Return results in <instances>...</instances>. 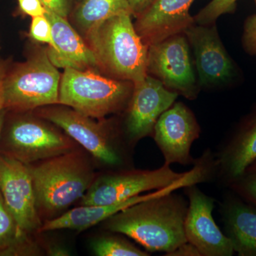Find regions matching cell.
Segmentation results:
<instances>
[{
  "instance_id": "cell-1",
  "label": "cell",
  "mask_w": 256,
  "mask_h": 256,
  "mask_svg": "<svg viewBox=\"0 0 256 256\" xmlns=\"http://www.w3.org/2000/svg\"><path fill=\"white\" fill-rule=\"evenodd\" d=\"M193 166L174 184L111 216L104 220V228L111 233L132 238L146 252H163L165 256L188 242L184 222L188 202L176 191L190 185L207 182L216 178V156L207 149L195 160Z\"/></svg>"
},
{
  "instance_id": "cell-2",
  "label": "cell",
  "mask_w": 256,
  "mask_h": 256,
  "mask_svg": "<svg viewBox=\"0 0 256 256\" xmlns=\"http://www.w3.org/2000/svg\"><path fill=\"white\" fill-rule=\"evenodd\" d=\"M40 216H54L82 200L95 180L90 163L79 152L65 154L28 166Z\"/></svg>"
},
{
  "instance_id": "cell-3",
  "label": "cell",
  "mask_w": 256,
  "mask_h": 256,
  "mask_svg": "<svg viewBox=\"0 0 256 256\" xmlns=\"http://www.w3.org/2000/svg\"><path fill=\"white\" fill-rule=\"evenodd\" d=\"M132 14L117 15L87 32L98 66L118 80L136 84L148 75V47L138 35Z\"/></svg>"
},
{
  "instance_id": "cell-4",
  "label": "cell",
  "mask_w": 256,
  "mask_h": 256,
  "mask_svg": "<svg viewBox=\"0 0 256 256\" xmlns=\"http://www.w3.org/2000/svg\"><path fill=\"white\" fill-rule=\"evenodd\" d=\"M134 84L106 78L90 70L65 68L60 88V104L94 118L128 107Z\"/></svg>"
},
{
  "instance_id": "cell-5",
  "label": "cell",
  "mask_w": 256,
  "mask_h": 256,
  "mask_svg": "<svg viewBox=\"0 0 256 256\" xmlns=\"http://www.w3.org/2000/svg\"><path fill=\"white\" fill-rule=\"evenodd\" d=\"M60 76L47 50L8 72L4 85V108L34 110L60 104Z\"/></svg>"
},
{
  "instance_id": "cell-6",
  "label": "cell",
  "mask_w": 256,
  "mask_h": 256,
  "mask_svg": "<svg viewBox=\"0 0 256 256\" xmlns=\"http://www.w3.org/2000/svg\"><path fill=\"white\" fill-rule=\"evenodd\" d=\"M40 116L62 128L101 164L111 168H120L126 164L121 138L110 126L96 124L90 117L66 108L45 109Z\"/></svg>"
},
{
  "instance_id": "cell-7",
  "label": "cell",
  "mask_w": 256,
  "mask_h": 256,
  "mask_svg": "<svg viewBox=\"0 0 256 256\" xmlns=\"http://www.w3.org/2000/svg\"><path fill=\"white\" fill-rule=\"evenodd\" d=\"M188 172H176L164 164L154 170H122L95 178L80 200V206H101L124 201L143 192L168 188Z\"/></svg>"
},
{
  "instance_id": "cell-8",
  "label": "cell",
  "mask_w": 256,
  "mask_h": 256,
  "mask_svg": "<svg viewBox=\"0 0 256 256\" xmlns=\"http://www.w3.org/2000/svg\"><path fill=\"white\" fill-rule=\"evenodd\" d=\"M146 73L162 82L166 88L196 98L200 90L184 34H178L148 46Z\"/></svg>"
},
{
  "instance_id": "cell-9",
  "label": "cell",
  "mask_w": 256,
  "mask_h": 256,
  "mask_svg": "<svg viewBox=\"0 0 256 256\" xmlns=\"http://www.w3.org/2000/svg\"><path fill=\"white\" fill-rule=\"evenodd\" d=\"M0 192L18 228L28 235L38 232L42 223L28 165L8 154L0 156Z\"/></svg>"
},
{
  "instance_id": "cell-10",
  "label": "cell",
  "mask_w": 256,
  "mask_h": 256,
  "mask_svg": "<svg viewBox=\"0 0 256 256\" xmlns=\"http://www.w3.org/2000/svg\"><path fill=\"white\" fill-rule=\"evenodd\" d=\"M188 197L184 222L186 240L198 249L202 256H232L234 252L230 239L216 224L213 217L215 200L197 186L184 188Z\"/></svg>"
},
{
  "instance_id": "cell-11",
  "label": "cell",
  "mask_w": 256,
  "mask_h": 256,
  "mask_svg": "<svg viewBox=\"0 0 256 256\" xmlns=\"http://www.w3.org/2000/svg\"><path fill=\"white\" fill-rule=\"evenodd\" d=\"M184 34L194 50L200 87H222L233 82L238 70L224 48L215 24H194Z\"/></svg>"
},
{
  "instance_id": "cell-12",
  "label": "cell",
  "mask_w": 256,
  "mask_h": 256,
  "mask_svg": "<svg viewBox=\"0 0 256 256\" xmlns=\"http://www.w3.org/2000/svg\"><path fill=\"white\" fill-rule=\"evenodd\" d=\"M70 138L40 121L20 120L10 128L5 154L26 164L38 162L73 151Z\"/></svg>"
},
{
  "instance_id": "cell-13",
  "label": "cell",
  "mask_w": 256,
  "mask_h": 256,
  "mask_svg": "<svg viewBox=\"0 0 256 256\" xmlns=\"http://www.w3.org/2000/svg\"><path fill=\"white\" fill-rule=\"evenodd\" d=\"M201 128L192 111L183 102H174L156 121L152 138L161 151L164 164L193 165V143L200 137Z\"/></svg>"
},
{
  "instance_id": "cell-14",
  "label": "cell",
  "mask_w": 256,
  "mask_h": 256,
  "mask_svg": "<svg viewBox=\"0 0 256 256\" xmlns=\"http://www.w3.org/2000/svg\"><path fill=\"white\" fill-rule=\"evenodd\" d=\"M178 96L148 74L142 82L134 84L124 127L130 146H134L142 138L152 137L156 121L174 104Z\"/></svg>"
},
{
  "instance_id": "cell-15",
  "label": "cell",
  "mask_w": 256,
  "mask_h": 256,
  "mask_svg": "<svg viewBox=\"0 0 256 256\" xmlns=\"http://www.w3.org/2000/svg\"><path fill=\"white\" fill-rule=\"evenodd\" d=\"M194 0H156L140 15L134 28L146 46L178 34L194 24L190 14Z\"/></svg>"
},
{
  "instance_id": "cell-16",
  "label": "cell",
  "mask_w": 256,
  "mask_h": 256,
  "mask_svg": "<svg viewBox=\"0 0 256 256\" xmlns=\"http://www.w3.org/2000/svg\"><path fill=\"white\" fill-rule=\"evenodd\" d=\"M216 178L229 186L256 160V105L239 122L216 156Z\"/></svg>"
},
{
  "instance_id": "cell-17",
  "label": "cell",
  "mask_w": 256,
  "mask_h": 256,
  "mask_svg": "<svg viewBox=\"0 0 256 256\" xmlns=\"http://www.w3.org/2000/svg\"><path fill=\"white\" fill-rule=\"evenodd\" d=\"M45 15L52 26L54 44L47 50V53L54 65L77 70L99 66L90 47L84 43L66 18L50 11H46Z\"/></svg>"
},
{
  "instance_id": "cell-18",
  "label": "cell",
  "mask_w": 256,
  "mask_h": 256,
  "mask_svg": "<svg viewBox=\"0 0 256 256\" xmlns=\"http://www.w3.org/2000/svg\"><path fill=\"white\" fill-rule=\"evenodd\" d=\"M220 210L224 234L235 254L256 256V206L234 193L226 197Z\"/></svg>"
},
{
  "instance_id": "cell-19",
  "label": "cell",
  "mask_w": 256,
  "mask_h": 256,
  "mask_svg": "<svg viewBox=\"0 0 256 256\" xmlns=\"http://www.w3.org/2000/svg\"><path fill=\"white\" fill-rule=\"evenodd\" d=\"M124 13L132 15L128 0H84L76 10L74 18L86 34L106 20Z\"/></svg>"
},
{
  "instance_id": "cell-20",
  "label": "cell",
  "mask_w": 256,
  "mask_h": 256,
  "mask_svg": "<svg viewBox=\"0 0 256 256\" xmlns=\"http://www.w3.org/2000/svg\"><path fill=\"white\" fill-rule=\"evenodd\" d=\"M35 247L28 235L18 228L0 192V254H12L18 250L34 254Z\"/></svg>"
},
{
  "instance_id": "cell-21",
  "label": "cell",
  "mask_w": 256,
  "mask_h": 256,
  "mask_svg": "<svg viewBox=\"0 0 256 256\" xmlns=\"http://www.w3.org/2000/svg\"><path fill=\"white\" fill-rule=\"evenodd\" d=\"M116 235H108L96 239L92 249L98 256H148L149 252L142 250L127 239Z\"/></svg>"
},
{
  "instance_id": "cell-22",
  "label": "cell",
  "mask_w": 256,
  "mask_h": 256,
  "mask_svg": "<svg viewBox=\"0 0 256 256\" xmlns=\"http://www.w3.org/2000/svg\"><path fill=\"white\" fill-rule=\"evenodd\" d=\"M228 188L242 200L256 206V160Z\"/></svg>"
},
{
  "instance_id": "cell-23",
  "label": "cell",
  "mask_w": 256,
  "mask_h": 256,
  "mask_svg": "<svg viewBox=\"0 0 256 256\" xmlns=\"http://www.w3.org/2000/svg\"><path fill=\"white\" fill-rule=\"evenodd\" d=\"M238 0H210V2L194 18L196 24H215L222 15L232 14L236 9Z\"/></svg>"
},
{
  "instance_id": "cell-24",
  "label": "cell",
  "mask_w": 256,
  "mask_h": 256,
  "mask_svg": "<svg viewBox=\"0 0 256 256\" xmlns=\"http://www.w3.org/2000/svg\"><path fill=\"white\" fill-rule=\"evenodd\" d=\"M30 34L35 41L48 44L50 46H53L52 26L45 14L32 18Z\"/></svg>"
},
{
  "instance_id": "cell-25",
  "label": "cell",
  "mask_w": 256,
  "mask_h": 256,
  "mask_svg": "<svg viewBox=\"0 0 256 256\" xmlns=\"http://www.w3.org/2000/svg\"><path fill=\"white\" fill-rule=\"evenodd\" d=\"M256 8V0H254ZM242 48L248 54L256 56V14L248 16L244 25Z\"/></svg>"
},
{
  "instance_id": "cell-26",
  "label": "cell",
  "mask_w": 256,
  "mask_h": 256,
  "mask_svg": "<svg viewBox=\"0 0 256 256\" xmlns=\"http://www.w3.org/2000/svg\"><path fill=\"white\" fill-rule=\"evenodd\" d=\"M46 11L52 12L66 18L70 12L72 0H40Z\"/></svg>"
},
{
  "instance_id": "cell-27",
  "label": "cell",
  "mask_w": 256,
  "mask_h": 256,
  "mask_svg": "<svg viewBox=\"0 0 256 256\" xmlns=\"http://www.w3.org/2000/svg\"><path fill=\"white\" fill-rule=\"evenodd\" d=\"M20 10L28 16H41L46 13V9L40 0H18Z\"/></svg>"
},
{
  "instance_id": "cell-28",
  "label": "cell",
  "mask_w": 256,
  "mask_h": 256,
  "mask_svg": "<svg viewBox=\"0 0 256 256\" xmlns=\"http://www.w3.org/2000/svg\"><path fill=\"white\" fill-rule=\"evenodd\" d=\"M168 256H202L198 249L193 244L186 242L176 248L172 252L168 254Z\"/></svg>"
},
{
  "instance_id": "cell-29",
  "label": "cell",
  "mask_w": 256,
  "mask_h": 256,
  "mask_svg": "<svg viewBox=\"0 0 256 256\" xmlns=\"http://www.w3.org/2000/svg\"><path fill=\"white\" fill-rule=\"evenodd\" d=\"M156 0H128L132 15L138 18L148 10Z\"/></svg>"
},
{
  "instance_id": "cell-30",
  "label": "cell",
  "mask_w": 256,
  "mask_h": 256,
  "mask_svg": "<svg viewBox=\"0 0 256 256\" xmlns=\"http://www.w3.org/2000/svg\"><path fill=\"white\" fill-rule=\"evenodd\" d=\"M6 64L3 62H0V110L4 108V85L5 78L8 74Z\"/></svg>"
},
{
  "instance_id": "cell-31",
  "label": "cell",
  "mask_w": 256,
  "mask_h": 256,
  "mask_svg": "<svg viewBox=\"0 0 256 256\" xmlns=\"http://www.w3.org/2000/svg\"><path fill=\"white\" fill-rule=\"evenodd\" d=\"M5 114H6V109H2V110H0V137H1L3 124H4Z\"/></svg>"
}]
</instances>
